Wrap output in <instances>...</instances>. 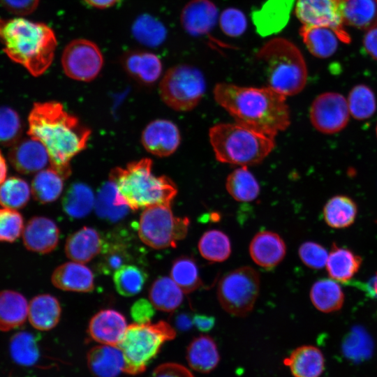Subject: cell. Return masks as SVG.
Here are the masks:
<instances>
[{"mask_svg": "<svg viewBox=\"0 0 377 377\" xmlns=\"http://www.w3.org/2000/svg\"><path fill=\"white\" fill-rule=\"evenodd\" d=\"M188 217L175 216L169 205H155L145 209L140 215L138 234L146 245L161 249L175 247L187 235Z\"/></svg>", "mask_w": 377, "mask_h": 377, "instance_id": "obj_8", "label": "cell"}, {"mask_svg": "<svg viewBox=\"0 0 377 377\" xmlns=\"http://www.w3.org/2000/svg\"><path fill=\"white\" fill-rule=\"evenodd\" d=\"M131 31L140 43L150 47L159 46L167 36L165 25L149 14L138 16L133 23Z\"/></svg>", "mask_w": 377, "mask_h": 377, "instance_id": "obj_39", "label": "cell"}, {"mask_svg": "<svg viewBox=\"0 0 377 377\" xmlns=\"http://www.w3.org/2000/svg\"><path fill=\"white\" fill-rule=\"evenodd\" d=\"M95 200L93 191L88 185L75 183L66 191L62 199V207L70 218L82 219L91 212Z\"/></svg>", "mask_w": 377, "mask_h": 377, "instance_id": "obj_36", "label": "cell"}, {"mask_svg": "<svg viewBox=\"0 0 377 377\" xmlns=\"http://www.w3.org/2000/svg\"><path fill=\"white\" fill-rule=\"evenodd\" d=\"M286 253L283 239L276 232L264 230L256 234L249 244V254L260 267L269 269L278 265Z\"/></svg>", "mask_w": 377, "mask_h": 377, "instance_id": "obj_19", "label": "cell"}, {"mask_svg": "<svg viewBox=\"0 0 377 377\" xmlns=\"http://www.w3.org/2000/svg\"><path fill=\"white\" fill-rule=\"evenodd\" d=\"M218 22L223 33L233 38L242 35L247 28L246 15L234 7L224 9L219 15Z\"/></svg>", "mask_w": 377, "mask_h": 377, "instance_id": "obj_49", "label": "cell"}, {"mask_svg": "<svg viewBox=\"0 0 377 377\" xmlns=\"http://www.w3.org/2000/svg\"><path fill=\"white\" fill-rule=\"evenodd\" d=\"M28 122L29 137L45 146L51 168L67 179L71 174V161L86 148L91 130L56 101L35 103Z\"/></svg>", "mask_w": 377, "mask_h": 377, "instance_id": "obj_1", "label": "cell"}, {"mask_svg": "<svg viewBox=\"0 0 377 377\" xmlns=\"http://www.w3.org/2000/svg\"><path fill=\"white\" fill-rule=\"evenodd\" d=\"M294 10L302 25L331 28L342 42H350L339 5L334 0H297Z\"/></svg>", "mask_w": 377, "mask_h": 377, "instance_id": "obj_13", "label": "cell"}, {"mask_svg": "<svg viewBox=\"0 0 377 377\" xmlns=\"http://www.w3.org/2000/svg\"><path fill=\"white\" fill-rule=\"evenodd\" d=\"M350 112L346 98L337 92H324L313 101L309 110L313 126L324 134H334L348 124Z\"/></svg>", "mask_w": 377, "mask_h": 377, "instance_id": "obj_12", "label": "cell"}, {"mask_svg": "<svg viewBox=\"0 0 377 377\" xmlns=\"http://www.w3.org/2000/svg\"><path fill=\"white\" fill-rule=\"evenodd\" d=\"M256 57L265 67L267 87L285 96L296 95L304 88L308 77L306 61L290 40L272 38L260 47Z\"/></svg>", "mask_w": 377, "mask_h": 377, "instance_id": "obj_5", "label": "cell"}, {"mask_svg": "<svg viewBox=\"0 0 377 377\" xmlns=\"http://www.w3.org/2000/svg\"><path fill=\"white\" fill-rule=\"evenodd\" d=\"M59 235V229L54 221L45 216H34L24 227L22 240L29 251L45 254L57 247Z\"/></svg>", "mask_w": 377, "mask_h": 377, "instance_id": "obj_17", "label": "cell"}, {"mask_svg": "<svg viewBox=\"0 0 377 377\" xmlns=\"http://www.w3.org/2000/svg\"><path fill=\"white\" fill-rule=\"evenodd\" d=\"M151 377H194V376L184 366L168 362L158 366L152 372Z\"/></svg>", "mask_w": 377, "mask_h": 377, "instance_id": "obj_53", "label": "cell"}, {"mask_svg": "<svg viewBox=\"0 0 377 377\" xmlns=\"http://www.w3.org/2000/svg\"><path fill=\"white\" fill-rule=\"evenodd\" d=\"M100 253L97 269L105 275L114 274L133 259L128 243L119 234L113 233L103 238Z\"/></svg>", "mask_w": 377, "mask_h": 377, "instance_id": "obj_26", "label": "cell"}, {"mask_svg": "<svg viewBox=\"0 0 377 377\" xmlns=\"http://www.w3.org/2000/svg\"><path fill=\"white\" fill-rule=\"evenodd\" d=\"M22 131L20 118L12 108L0 107V144L13 145L19 140Z\"/></svg>", "mask_w": 377, "mask_h": 377, "instance_id": "obj_47", "label": "cell"}, {"mask_svg": "<svg viewBox=\"0 0 377 377\" xmlns=\"http://www.w3.org/2000/svg\"><path fill=\"white\" fill-rule=\"evenodd\" d=\"M87 366L96 377H117L124 371L122 351L115 346H95L87 353Z\"/></svg>", "mask_w": 377, "mask_h": 377, "instance_id": "obj_24", "label": "cell"}, {"mask_svg": "<svg viewBox=\"0 0 377 377\" xmlns=\"http://www.w3.org/2000/svg\"><path fill=\"white\" fill-rule=\"evenodd\" d=\"M127 327L122 313L114 309H103L91 318L88 333L98 343L118 346Z\"/></svg>", "mask_w": 377, "mask_h": 377, "instance_id": "obj_18", "label": "cell"}, {"mask_svg": "<svg viewBox=\"0 0 377 377\" xmlns=\"http://www.w3.org/2000/svg\"><path fill=\"white\" fill-rule=\"evenodd\" d=\"M219 17L218 8L211 0H191L182 8L180 21L186 33L200 36L213 29Z\"/></svg>", "mask_w": 377, "mask_h": 377, "instance_id": "obj_15", "label": "cell"}, {"mask_svg": "<svg viewBox=\"0 0 377 377\" xmlns=\"http://www.w3.org/2000/svg\"><path fill=\"white\" fill-rule=\"evenodd\" d=\"M205 89L202 72L188 64H179L169 68L159 86L163 102L172 109L182 112L195 108L202 98Z\"/></svg>", "mask_w": 377, "mask_h": 377, "instance_id": "obj_9", "label": "cell"}, {"mask_svg": "<svg viewBox=\"0 0 377 377\" xmlns=\"http://www.w3.org/2000/svg\"><path fill=\"white\" fill-rule=\"evenodd\" d=\"M170 277L184 293H191L202 286L196 262L189 256H180L173 261Z\"/></svg>", "mask_w": 377, "mask_h": 377, "instance_id": "obj_43", "label": "cell"}, {"mask_svg": "<svg viewBox=\"0 0 377 377\" xmlns=\"http://www.w3.org/2000/svg\"><path fill=\"white\" fill-rule=\"evenodd\" d=\"M64 179L53 168L39 171L31 183L34 198L43 204L58 199L64 188Z\"/></svg>", "mask_w": 377, "mask_h": 377, "instance_id": "obj_38", "label": "cell"}, {"mask_svg": "<svg viewBox=\"0 0 377 377\" xmlns=\"http://www.w3.org/2000/svg\"><path fill=\"white\" fill-rule=\"evenodd\" d=\"M209 137L217 161L241 166L260 163L275 146L274 138L237 123L215 124Z\"/></svg>", "mask_w": 377, "mask_h": 377, "instance_id": "obj_6", "label": "cell"}, {"mask_svg": "<svg viewBox=\"0 0 377 377\" xmlns=\"http://www.w3.org/2000/svg\"><path fill=\"white\" fill-rule=\"evenodd\" d=\"M376 138H377V124H376Z\"/></svg>", "mask_w": 377, "mask_h": 377, "instance_id": "obj_61", "label": "cell"}, {"mask_svg": "<svg viewBox=\"0 0 377 377\" xmlns=\"http://www.w3.org/2000/svg\"><path fill=\"white\" fill-rule=\"evenodd\" d=\"M147 272L135 265L128 264L113 274L117 291L122 296L132 297L138 294L147 281Z\"/></svg>", "mask_w": 377, "mask_h": 377, "instance_id": "obj_44", "label": "cell"}, {"mask_svg": "<svg viewBox=\"0 0 377 377\" xmlns=\"http://www.w3.org/2000/svg\"><path fill=\"white\" fill-rule=\"evenodd\" d=\"M177 325L180 329H187L190 325V321L187 317L181 316L178 318Z\"/></svg>", "mask_w": 377, "mask_h": 377, "instance_id": "obj_59", "label": "cell"}, {"mask_svg": "<svg viewBox=\"0 0 377 377\" xmlns=\"http://www.w3.org/2000/svg\"><path fill=\"white\" fill-rule=\"evenodd\" d=\"M214 97L235 119L251 130L274 138L290 124L286 96L269 87H242L230 83L216 84Z\"/></svg>", "mask_w": 377, "mask_h": 377, "instance_id": "obj_2", "label": "cell"}, {"mask_svg": "<svg viewBox=\"0 0 377 377\" xmlns=\"http://www.w3.org/2000/svg\"><path fill=\"white\" fill-rule=\"evenodd\" d=\"M155 313V308L150 301L145 299L137 300L131 306V315L137 323L150 322Z\"/></svg>", "mask_w": 377, "mask_h": 377, "instance_id": "obj_52", "label": "cell"}, {"mask_svg": "<svg viewBox=\"0 0 377 377\" xmlns=\"http://www.w3.org/2000/svg\"><path fill=\"white\" fill-rule=\"evenodd\" d=\"M371 339L365 331L360 327L352 330L343 342V350L348 355H359L360 351L365 354V351L371 348Z\"/></svg>", "mask_w": 377, "mask_h": 377, "instance_id": "obj_51", "label": "cell"}, {"mask_svg": "<svg viewBox=\"0 0 377 377\" xmlns=\"http://www.w3.org/2000/svg\"><path fill=\"white\" fill-rule=\"evenodd\" d=\"M151 167V159L142 158L111 171L110 181L117 188L121 204L133 210L155 205L170 206L177 193V186L168 177L154 175Z\"/></svg>", "mask_w": 377, "mask_h": 377, "instance_id": "obj_4", "label": "cell"}, {"mask_svg": "<svg viewBox=\"0 0 377 377\" xmlns=\"http://www.w3.org/2000/svg\"><path fill=\"white\" fill-rule=\"evenodd\" d=\"M51 281L56 288L66 291L89 293L94 289L92 271L83 263L74 261L57 267Z\"/></svg>", "mask_w": 377, "mask_h": 377, "instance_id": "obj_21", "label": "cell"}, {"mask_svg": "<svg viewBox=\"0 0 377 377\" xmlns=\"http://www.w3.org/2000/svg\"><path fill=\"white\" fill-rule=\"evenodd\" d=\"M371 290L373 294L377 297V273L371 281Z\"/></svg>", "mask_w": 377, "mask_h": 377, "instance_id": "obj_60", "label": "cell"}, {"mask_svg": "<svg viewBox=\"0 0 377 377\" xmlns=\"http://www.w3.org/2000/svg\"><path fill=\"white\" fill-rule=\"evenodd\" d=\"M7 174V166L6 161L0 151V184L6 179Z\"/></svg>", "mask_w": 377, "mask_h": 377, "instance_id": "obj_58", "label": "cell"}, {"mask_svg": "<svg viewBox=\"0 0 377 377\" xmlns=\"http://www.w3.org/2000/svg\"><path fill=\"white\" fill-rule=\"evenodd\" d=\"M121 63L131 77L145 84L154 83L162 73L161 60L155 54L149 52H128L123 56Z\"/></svg>", "mask_w": 377, "mask_h": 377, "instance_id": "obj_23", "label": "cell"}, {"mask_svg": "<svg viewBox=\"0 0 377 377\" xmlns=\"http://www.w3.org/2000/svg\"><path fill=\"white\" fill-rule=\"evenodd\" d=\"M184 293L171 277L161 276L151 284L149 298L155 309L171 312L182 303Z\"/></svg>", "mask_w": 377, "mask_h": 377, "instance_id": "obj_35", "label": "cell"}, {"mask_svg": "<svg viewBox=\"0 0 377 377\" xmlns=\"http://www.w3.org/2000/svg\"><path fill=\"white\" fill-rule=\"evenodd\" d=\"M198 247L202 258L212 263L223 262L231 253L229 237L219 230L205 232L200 238Z\"/></svg>", "mask_w": 377, "mask_h": 377, "instance_id": "obj_40", "label": "cell"}, {"mask_svg": "<svg viewBox=\"0 0 377 377\" xmlns=\"http://www.w3.org/2000/svg\"><path fill=\"white\" fill-rule=\"evenodd\" d=\"M193 324L202 332H209L215 325V318L205 314H195L193 317Z\"/></svg>", "mask_w": 377, "mask_h": 377, "instance_id": "obj_56", "label": "cell"}, {"mask_svg": "<svg viewBox=\"0 0 377 377\" xmlns=\"http://www.w3.org/2000/svg\"><path fill=\"white\" fill-rule=\"evenodd\" d=\"M61 65L68 77L89 82L101 72L103 57L94 42L83 38L75 39L65 47L61 55Z\"/></svg>", "mask_w": 377, "mask_h": 377, "instance_id": "obj_11", "label": "cell"}, {"mask_svg": "<svg viewBox=\"0 0 377 377\" xmlns=\"http://www.w3.org/2000/svg\"><path fill=\"white\" fill-rule=\"evenodd\" d=\"M103 241V237L96 229L85 226L68 237L65 253L74 262L85 263L100 254Z\"/></svg>", "mask_w": 377, "mask_h": 377, "instance_id": "obj_22", "label": "cell"}, {"mask_svg": "<svg viewBox=\"0 0 377 377\" xmlns=\"http://www.w3.org/2000/svg\"><path fill=\"white\" fill-rule=\"evenodd\" d=\"M362 263V258L351 250L333 244L328 255L326 269L332 279L347 283L359 271Z\"/></svg>", "mask_w": 377, "mask_h": 377, "instance_id": "obj_31", "label": "cell"}, {"mask_svg": "<svg viewBox=\"0 0 377 377\" xmlns=\"http://www.w3.org/2000/svg\"><path fill=\"white\" fill-rule=\"evenodd\" d=\"M0 40L7 56L35 77L50 67L57 45L50 27L22 17H0Z\"/></svg>", "mask_w": 377, "mask_h": 377, "instance_id": "obj_3", "label": "cell"}, {"mask_svg": "<svg viewBox=\"0 0 377 377\" xmlns=\"http://www.w3.org/2000/svg\"><path fill=\"white\" fill-rule=\"evenodd\" d=\"M345 25L367 31L377 26V0H334Z\"/></svg>", "mask_w": 377, "mask_h": 377, "instance_id": "obj_28", "label": "cell"}, {"mask_svg": "<svg viewBox=\"0 0 377 377\" xmlns=\"http://www.w3.org/2000/svg\"><path fill=\"white\" fill-rule=\"evenodd\" d=\"M175 336V329L163 320L128 325L118 345L124 358L123 371L131 375L144 372L163 344Z\"/></svg>", "mask_w": 377, "mask_h": 377, "instance_id": "obj_7", "label": "cell"}, {"mask_svg": "<svg viewBox=\"0 0 377 377\" xmlns=\"http://www.w3.org/2000/svg\"><path fill=\"white\" fill-rule=\"evenodd\" d=\"M260 292V276L253 267L244 266L225 274L217 287L222 308L236 316H245L253 309Z\"/></svg>", "mask_w": 377, "mask_h": 377, "instance_id": "obj_10", "label": "cell"}, {"mask_svg": "<svg viewBox=\"0 0 377 377\" xmlns=\"http://www.w3.org/2000/svg\"><path fill=\"white\" fill-rule=\"evenodd\" d=\"M87 4L96 8L105 9L110 8L120 0H84Z\"/></svg>", "mask_w": 377, "mask_h": 377, "instance_id": "obj_57", "label": "cell"}, {"mask_svg": "<svg viewBox=\"0 0 377 377\" xmlns=\"http://www.w3.org/2000/svg\"><path fill=\"white\" fill-rule=\"evenodd\" d=\"M8 156L13 168L26 175L38 172L50 163L49 154L45 146L31 137L15 142Z\"/></svg>", "mask_w": 377, "mask_h": 377, "instance_id": "obj_16", "label": "cell"}, {"mask_svg": "<svg viewBox=\"0 0 377 377\" xmlns=\"http://www.w3.org/2000/svg\"><path fill=\"white\" fill-rule=\"evenodd\" d=\"M186 360L194 371L207 374L219 364L220 355L214 340L207 335L194 338L186 350Z\"/></svg>", "mask_w": 377, "mask_h": 377, "instance_id": "obj_27", "label": "cell"}, {"mask_svg": "<svg viewBox=\"0 0 377 377\" xmlns=\"http://www.w3.org/2000/svg\"><path fill=\"white\" fill-rule=\"evenodd\" d=\"M10 351L13 360L22 365H32L39 358L36 337L28 332H17L12 337Z\"/></svg>", "mask_w": 377, "mask_h": 377, "instance_id": "obj_46", "label": "cell"}, {"mask_svg": "<svg viewBox=\"0 0 377 377\" xmlns=\"http://www.w3.org/2000/svg\"><path fill=\"white\" fill-rule=\"evenodd\" d=\"M346 100L350 114L355 119H368L376 111L377 102L375 94L366 84L355 85L349 91Z\"/></svg>", "mask_w": 377, "mask_h": 377, "instance_id": "obj_41", "label": "cell"}, {"mask_svg": "<svg viewBox=\"0 0 377 377\" xmlns=\"http://www.w3.org/2000/svg\"><path fill=\"white\" fill-rule=\"evenodd\" d=\"M310 299L316 309L328 313L341 309L345 296L337 281L332 279H322L311 286Z\"/></svg>", "mask_w": 377, "mask_h": 377, "instance_id": "obj_34", "label": "cell"}, {"mask_svg": "<svg viewBox=\"0 0 377 377\" xmlns=\"http://www.w3.org/2000/svg\"><path fill=\"white\" fill-rule=\"evenodd\" d=\"M31 190L24 179L11 177L0 184V205L11 209L25 207L29 200Z\"/></svg>", "mask_w": 377, "mask_h": 377, "instance_id": "obj_45", "label": "cell"}, {"mask_svg": "<svg viewBox=\"0 0 377 377\" xmlns=\"http://www.w3.org/2000/svg\"><path fill=\"white\" fill-rule=\"evenodd\" d=\"M61 308L58 300L49 294L34 297L29 304L28 319L36 329L47 331L59 323Z\"/></svg>", "mask_w": 377, "mask_h": 377, "instance_id": "obj_29", "label": "cell"}, {"mask_svg": "<svg viewBox=\"0 0 377 377\" xmlns=\"http://www.w3.org/2000/svg\"><path fill=\"white\" fill-rule=\"evenodd\" d=\"M40 0H0L1 5L10 13L26 15L33 13Z\"/></svg>", "mask_w": 377, "mask_h": 377, "instance_id": "obj_54", "label": "cell"}, {"mask_svg": "<svg viewBox=\"0 0 377 377\" xmlns=\"http://www.w3.org/2000/svg\"><path fill=\"white\" fill-rule=\"evenodd\" d=\"M363 46L367 54L377 60V26L367 31L363 38Z\"/></svg>", "mask_w": 377, "mask_h": 377, "instance_id": "obj_55", "label": "cell"}, {"mask_svg": "<svg viewBox=\"0 0 377 377\" xmlns=\"http://www.w3.org/2000/svg\"><path fill=\"white\" fill-rule=\"evenodd\" d=\"M299 257L308 267L320 269L326 266L329 253L318 243L307 241L302 243L298 250Z\"/></svg>", "mask_w": 377, "mask_h": 377, "instance_id": "obj_50", "label": "cell"}, {"mask_svg": "<svg viewBox=\"0 0 377 377\" xmlns=\"http://www.w3.org/2000/svg\"><path fill=\"white\" fill-rule=\"evenodd\" d=\"M97 215L103 219L114 222L122 219L128 207L121 205L117 198V188L110 181L100 189L94 205Z\"/></svg>", "mask_w": 377, "mask_h": 377, "instance_id": "obj_42", "label": "cell"}, {"mask_svg": "<svg viewBox=\"0 0 377 377\" xmlns=\"http://www.w3.org/2000/svg\"><path fill=\"white\" fill-rule=\"evenodd\" d=\"M226 188L228 193L239 202L253 201L260 193L259 184L247 166H242L229 174Z\"/></svg>", "mask_w": 377, "mask_h": 377, "instance_id": "obj_37", "label": "cell"}, {"mask_svg": "<svg viewBox=\"0 0 377 377\" xmlns=\"http://www.w3.org/2000/svg\"><path fill=\"white\" fill-rule=\"evenodd\" d=\"M300 34L309 52L321 59L332 56L341 41L336 31L327 27L302 25Z\"/></svg>", "mask_w": 377, "mask_h": 377, "instance_id": "obj_30", "label": "cell"}, {"mask_svg": "<svg viewBox=\"0 0 377 377\" xmlns=\"http://www.w3.org/2000/svg\"><path fill=\"white\" fill-rule=\"evenodd\" d=\"M323 219L330 228L342 229L350 226L357 215V205L349 196L337 195L324 205Z\"/></svg>", "mask_w": 377, "mask_h": 377, "instance_id": "obj_33", "label": "cell"}, {"mask_svg": "<svg viewBox=\"0 0 377 377\" xmlns=\"http://www.w3.org/2000/svg\"><path fill=\"white\" fill-rule=\"evenodd\" d=\"M141 140L148 152L156 156L165 157L177 149L181 135L177 126L171 121L156 119L145 128Z\"/></svg>", "mask_w": 377, "mask_h": 377, "instance_id": "obj_14", "label": "cell"}, {"mask_svg": "<svg viewBox=\"0 0 377 377\" xmlns=\"http://www.w3.org/2000/svg\"><path fill=\"white\" fill-rule=\"evenodd\" d=\"M27 299L14 290L0 292V330L9 331L23 325L28 318Z\"/></svg>", "mask_w": 377, "mask_h": 377, "instance_id": "obj_32", "label": "cell"}, {"mask_svg": "<svg viewBox=\"0 0 377 377\" xmlns=\"http://www.w3.org/2000/svg\"><path fill=\"white\" fill-rule=\"evenodd\" d=\"M283 363L294 377H320L325 369L323 353L311 345L297 347Z\"/></svg>", "mask_w": 377, "mask_h": 377, "instance_id": "obj_25", "label": "cell"}, {"mask_svg": "<svg viewBox=\"0 0 377 377\" xmlns=\"http://www.w3.org/2000/svg\"><path fill=\"white\" fill-rule=\"evenodd\" d=\"M24 220L15 209H0V242H13L22 235Z\"/></svg>", "mask_w": 377, "mask_h": 377, "instance_id": "obj_48", "label": "cell"}, {"mask_svg": "<svg viewBox=\"0 0 377 377\" xmlns=\"http://www.w3.org/2000/svg\"><path fill=\"white\" fill-rule=\"evenodd\" d=\"M295 0H267L252 14L259 34L267 36L280 31L288 23Z\"/></svg>", "mask_w": 377, "mask_h": 377, "instance_id": "obj_20", "label": "cell"}]
</instances>
